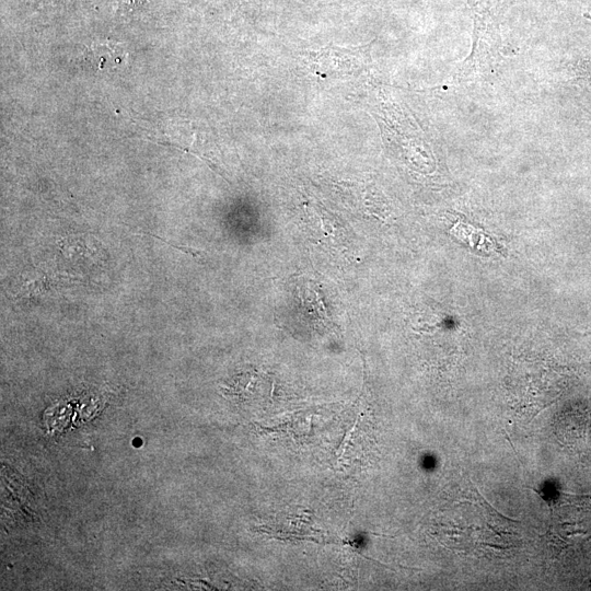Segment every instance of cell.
Segmentation results:
<instances>
[{"label":"cell","mask_w":591,"mask_h":591,"mask_svg":"<svg viewBox=\"0 0 591 591\" xmlns=\"http://www.w3.org/2000/svg\"><path fill=\"white\" fill-rule=\"evenodd\" d=\"M140 443H141L140 439H137V442H136V440L134 441V444H137V447H139Z\"/></svg>","instance_id":"cell-2"},{"label":"cell","mask_w":591,"mask_h":591,"mask_svg":"<svg viewBox=\"0 0 591 591\" xmlns=\"http://www.w3.org/2000/svg\"><path fill=\"white\" fill-rule=\"evenodd\" d=\"M83 59L93 70H113L127 61L125 47L114 40H96L85 47Z\"/></svg>","instance_id":"cell-1"}]
</instances>
